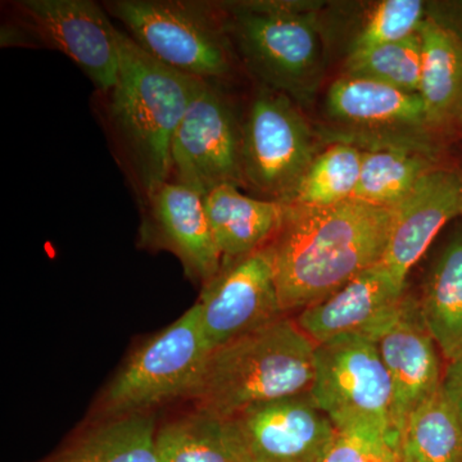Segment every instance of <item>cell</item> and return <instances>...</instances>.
I'll use <instances>...</instances> for the list:
<instances>
[{
	"mask_svg": "<svg viewBox=\"0 0 462 462\" xmlns=\"http://www.w3.org/2000/svg\"><path fill=\"white\" fill-rule=\"evenodd\" d=\"M394 208L348 200L331 207L289 205L270 243L282 311L305 310L379 263Z\"/></svg>",
	"mask_w": 462,
	"mask_h": 462,
	"instance_id": "6da1fadb",
	"label": "cell"
},
{
	"mask_svg": "<svg viewBox=\"0 0 462 462\" xmlns=\"http://www.w3.org/2000/svg\"><path fill=\"white\" fill-rule=\"evenodd\" d=\"M315 346L296 321L282 316L214 349L188 400L229 419L256 404L309 393Z\"/></svg>",
	"mask_w": 462,
	"mask_h": 462,
	"instance_id": "7a4b0ae2",
	"label": "cell"
},
{
	"mask_svg": "<svg viewBox=\"0 0 462 462\" xmlns=\"http://www.w3.org/2000/svg\"><path fill=\"white\" fill-rule=\"evenodd\" d=\"M117 83L111 118L143 191L170 180L173 135L202 79L184 74L149 56L118 30Z\"/></svg>",
	"mask_w": 462,
	"mask_h": 462,
	"instance_id": "3957f363",
	"label": "cell"
},
{
	"mask_svg": "<svg viewBox=\"0 0 462 462\" xmlns=\"http://www.w3.org/2000/svg\"><path fill=\"white\" fill-rule=\"evenodd\" d=\"M227 30L240 60L263 87L306 105L324 74L315 2H239L225 5Z\"/></svg>",
	"mask_w": 462,
	"mask_h": 462,
	"instance_id": "277c9868",
	"label": "cell"
},
{
	"mask_svg": "<svg viewBox=\"0 0 462 462\" xmlns=\"http://www.w3.org/2000/svg\"><path fill=\"white\" fill-rule=\"evenodd\" d=\"M106 9L149 56L211 80L229 74L233 42L224 5L184 0H115Z\"/></svg>",
	"mask_w": 462,
	"mask_h": 462,
	"instance_id": "5b68a950",
	"label": "cell"
},
{
	"mask_svg": "<svg viewBox=\"0 0 462 462\" xmlns=\"http://www.w3.org/2000/svg\"><path fill=\"white\" fill-rule=\"evenodd\" d=\"M209 354L194 305L133 352L100 393L93 420L149 413L161 404L188 398Z\"/></svg>",
	"mask_w": 462,
	"mask_h": 462,
	"instance_id": "8992f818",
	"label": "cell"
},
{
	"mask_svg": "<svg viewBox=\"0 0 462 462\" xmlns=\"http://www.w3.org/2000/svg\"><path fill=\"white\" fill-rule=\"evenodd\" d=\"M310 394L336 430L373 428L402 446L393 427L391 378L374 340L348 334L316 345Z\"/></svg>",
	"mask_w": 462,
	"mask_h": 462,
	"instance_id": "52a82bcc",
	"label": "cell"
},
{
	"mask_svg": "<svg viewBox=\"0 0 462 462\" xmlns=\"http://www.w3.org/2000/svg\"><path fill=\"white\" fill-rule=\"evenodd\" d=\"M18 23L3 27L2 45L44 47L71 58L98 89L117 83L118 30L90 0H21Z\"/></svg>",
	"mask_w": 462,
	"mask_h": 462,
	"instance_id": "ba28073f",
	"label": "cell"
},
{
	"mask_svg": "<svg viewBox=\"0 0 462 462\" xmlns=\"http://www.w3.org/2000/svg\"><path fill=\"white\" fill-rule=\"evenodd\" d=\"M318 154L311 126L294 100L263 87L243 123L245 185L288 203Z\"/></svg>",
	"mask_w": 462,
	"mask_h": 462,
	"instance_id": "9c48e42d",
	"label": "cell"
},
{
	"mask_svg": "<svg viewBox=\"0 0 462 462\" xmlns=\"http://www.w3.org/2000/svg\"><path fill=\"white\" fill-rule=\"evenodd\" d=\"M243 125L211 80L200 81L171 145L173 181L207 196L221 185L243 187Z\"/></svg>",
	"mask_w": 462,
	"mask_h": 462,
	"instance_id": "30bf717a",
	"label": "cell"
},
{
	"mask_svg": "<svg viewBox=\"0 0 462 462\" xmlns=\"http://www.w3.org/2000/svg\"><path fill=\"white\" fill-rule=\"evenodd\" d=\"M200 327L209 351L282 318L272 245L224 264L203 285Z\"/></svg>",
	"mask_w": 462,
	"mask_h": 462,
	"instance_id": "8fae6325",
	"label": "cell"
},
{
	"mask_svg": "<svg viewBox=\"0 0 462 462\" xmlns=\"http://www.w3.org/2000/svg\"><path fill=\"white\" fill-rule=\"evenodd\" d=\"M229 420L245 462H324L337 431L310 392L248 407Z\"/></svg>",
	"mask_w": 462,
	"mask_h": 462,
	"instance_id": "7c38bea8",
	"label": "cell"
},
{
	"mask_svg": "<svg viewBox=\"0 0 462 462\" xmlns=\"http://www.w3.org/2000/svg\"><path fill=\"white\" fill-rule=\"evenodd\" d=\"M406 297V285L379 263L302 310L296 322L315 345L348 334L375 340L400 314Z\"/></svg>",
	"mask_w": 462,
	"mask_h": 462,
	"instance_id": "4fadbf2b",
	"label": "cell"
},
{
	"mask_svg": "<svg viewBox=\"0 0 462 462\" xmlns=\"http://www.w3.org/2000/svg\"><path fill=\"white\" fill-rule=\"evenodd\" d=\"M393 389V427L402 442L411 413L442 388L436 340L422 319L419 300L407 294L400 314L374 340Z\"/></svg>",
	"mask_w": 462,
	"mask_h": 462,
	"instance_id": "5bb4252c",
	"label": "cell"
},
{
	"mask_svg": "<svg viewBox=\"0 0 462 462\" xmlns=\"http://www.w3.org/2000/svg\"><path fill=\"white\" fill-rule=\"evenodd\" d=\"M143 236L169 249L190 278L206 285L223 267V257L209 223L205 197L180 182L169 180L147 194Z\"/></svg>",
	"mask_w": 462,
	"mask_h": 462,
	"instance_id": "9a60e30c",
	"label": "cell"
},
{
	"mask_svg": "<svg viewBox=\"0 0 462 462\" xmlns=\"http://www.w3.org/2000/svg\"><path fill=\"white\" fill-rule=\"evenodd\" d=\"M460 170L437 167L394 207L393 225L382 263L401 284L448 221L461 216Z\"/></svg>",
	"mask_w": 462,
	"mask_h": 462,
	"instance_id": "2e32d148",
	"label": "cell"
},
{
	"mask_svg": "<svg viewBox=\"0 0 462 462\" xmlns=\"http://www.w3.org/2000/svg\"><path fill=\"white\" fill-rule=\"evenodd\" d=\"M205 206L223 266L270 245L289 209L288 203L252 199L234 185L209 191Z\"/></svg>",
	"mask_w": 462,
	"mask_h": 462,
	"instance_id": "e0dca14e",
	"label": "cell"
},
{
	"mask_svg": "<svg viewBox=\"0 0 462 462\" xmlns=\"http://www.w3.org/2000/svg\"><path fill=\"white\" fill-rule=\"evenodd\" d=\"M327 111L339 123L367 127H428L419 94L343 76L330 85Z\"/></svg>",
	"mask_w": 462,
	"mask_h": 462,
	"instance_id": "ac0fdd59",
	"label": "cell"
},
{
	"mask_svg": "<svg viewBox=\"0 0 462 462\" xmlns=\"http://www.w3.org/2000/svg\"><path fill=\"white\" fill-rule=\"evenodd\" d=\"M422 63L419 96L428 129L457 126L462 115V41L430 18L421 23Z\"/></svg>",
	"mask_w": 462,
	"mask_h": 462,
	"instance_id": "d6986e66",
	"label": "cell"
},
{
	"mask_svg": "<svg viewBox=\"0 0 462 462\" xmlns=\"http://www.w3.org/2000/svg\"><path fill=\"white\" fill-rule=\"evenodd\" d=\"M157 430L151 412L91 420L39 462H158Z\"/></svg>",
	"mask_w": 462,
	"mask_h": 462,
	"instance_id": "ffe728a7",
	"label": "cell"
},
{
	"mask_svg": "<svg viewBox=\"0 0 462 462\" xmlns=\"http://www.w3.org/2000/svg\"><path fill=\"white\" fill-rule=\"evenodd\" d=\"M438 349L452 363L462 355V226L440 252L419 300Z\"/></svg>",
	"mask_w": 462,
	"mask_h": 462,
	"instance_id": "44dd1931",
	"label": "cell"
},
{
	"mask_svg": "<svg viewBox=\"0 0 462 462\" xmlns=\"http://www.w3.org/2000/svg\"><path fill=\"white\" fill-rule=\"evenodd\" d=\"M158 462H245L229 419L205 410L158 428Z\"/></svg>",
	"mask_w": 462,
	"mask_h": 462,
	"instance_id": "7402d4cb",
	"label": "cell"
},
{
	"mask_svg": "<svg viewBox=\"0 0 462 462\" xmlns=\"http://www.w3.org/2000/svg\"><path fill=\"white\" fill-rule=\"evenodd\" d=\"M439 167L428 154L409 147L385 145L364 151L354 200L394 208L431 170Z\"/></svg>",
	"mask_w": 462,
	"mask_h": 462,
	"instance_id": "603a6c76",
	"label": "cell"
},
{
	"mask_svg": "<svg viewBox=\"0 0 462 462\" xmlns=\"http://www.w3.org/2000/svg\"><path fill=\"white\" fill-rule=\"evenodd\" d=\"M402 454L411 462H462V421L443 388L410 416Z\"/></svg>",
	"mask_w": 462,
	"mask_h": 462,
	"instance_id": "cb8c5ba5",
	"label": "cell"
},
{
	"mask_svg": "<svg viewBox=\"0 0 462 462\" xmlns=\"http://www.w3.org/2000/svg\"><path fill=\"white\" fill-rule=\"evenodd\" d=\"M364 151L338 143L319 153L289 199L288 205L331 207L354 199L360 180Z\"/></svg>",
	"mask_w": 462,
	"mask_h": 462,
	"instance_id": "d4e9b609",
	"label": "cell"
},
{
	"mask_svg": "<svg viewBox=\"0 0 462 462\" xmlns=\"http://www.w3.org/2000/svg\"><path fill=\"white\" fill-rule=\"evenodd\" d=\"M422 48L419 33L404 41L349 53L346 76L369 79L406 93L419 94Z\"/></svg>",
	"mask_w": 462,
	"mask_h": 462,
	"instance_id": "484cf974",
	"label": "cell"
},
{
	"mask_svg": "<svg viewBox=\"0 0 462 462\" xmlns=\"http://www.w3.org/2000/svg\"><path fill=\"white\" fill-rule=\"evenodd\" d=\"M425 18L427 3L421 0H384L376 3L363 27L356 33L349 53L372 50L416 35Z\"/></svg>",
	"mask_w": 462,
	"mask_h": 462,
	"instance_id": "4316f807",
	"label": "cell"
},
{
	"mask_svg": "<svg viewBox=\"0 0 462 462\" xmlns=\"http://www.w3.org/2000/svg\"><path fill=\"white\" fill-rule=\"evenodd\" d=\"M402 446L373 428L337 430L324 462H402Z\"/></svg>",
	"mask_w": 462,
	"mask_h": 462,
	"instance_id": "83f0119b",
	"label": "cell"
},
{
	"mask_svg": "<svg viewBox=\"0 0 462 462\" xmlns=\"http://www.w3.org/2000/svg\"><path fill=\"white\" fill-rule=\"evenodd\" d=\"M427 18L462 41V2L427 3Z\"/></svg>",
	"mask_w": 462,
	"mask_h": 462,
	"instance_id": "f1b7e54d",
	"label": "cell"
},
{
	"mask_svg": "<svg viewBox=\"0 0 462 462\" xmlns=\"http://www.w3.org/2000/svg\"><path fill=\"white\" fill-rule=\"evenodd\" d=\"M442 388L447 400L462 421V355L447 366Z\"/></svg>",
	"mask_w": 462,
	"mask_h": 462,
	"instance_id": "f546056e",
	"label": "cell"
},
{
	"mask_svg": "<svg viewBox=\"0 0 462 462\" xmlns=\"http://www.w3.org/2000/svg\"><path fill=\"white\" fill-rule=\"evenodd\" d=\"M458 129H460V132L462 133V115L460 117V123H458Z\"/></svg>",
	"mask_w": 462,
	"mask_h": 462,
	"instance_id": "4dcf8cb0",
	"label": "cell"
},
{
	"mask_svg": "<svg viewBox=\"0 0 462 462\" xmlns=\"http://www.w3.org/2000/svg\"><path fill=\"white\" fill-rule=\"evenodd\" d=\"M402 462H411V461H410L409 458L404 457V456H403V461Z\"/></svg>",
	"mask_w": 462,
	"mask_h": 462,
	"instance_id": "1f68e13d",
	"label": "cell"
},
{
	"mask_svg": "<svg viewBox=\"0 0 462 462\" xmlns=\"http://www.w3.org/2000/svg\"><path fill=\"white\" fill-rule=\"evenodd\" d=\"M460 171H461V170H460ZM461 175H462V171H461ZM461 216H462V208H461Z\"/></svg>",
	"mask_w": 462,
	"mask_h": 462,
	"instance_id": "d6a6232c",
	"label": "cell"
}]
</instances>
